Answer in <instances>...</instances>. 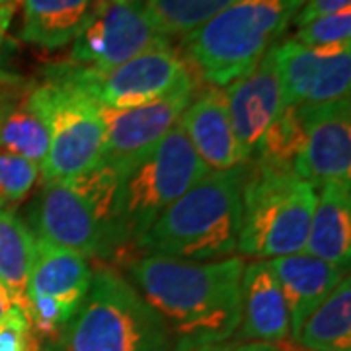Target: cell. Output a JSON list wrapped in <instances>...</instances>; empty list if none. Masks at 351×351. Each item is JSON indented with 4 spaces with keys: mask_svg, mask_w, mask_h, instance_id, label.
<instances>
[{
    "mask_svg": "<svg viewBox=\"0 0 351 351\" xmlns=\"http://www.w3.org/2000/svg\"><path fill=\"white\" fill-rule=\"evenodd\" d=\"M244 258L184 262L137 256L125 263L129 283L162 318L174 351L232 339L242 318L240 281Z\"/></svg>",
    "mask_w": 351,
    "mask_h": 351,
    "instance_id": "obj_1",
    "label": "cell"
},
{
    "mask_svg": "<svg viewBox=\"0 0 351 351\" xmlns=\"http://www.w3.org/2000/svg\"><path fill=\"white\" fill-rule=\"evenodd\" d=\"M250 162L209 172L172 203L137 242L143 256L217 262L234 256Z\"/></svg>",
    "mask_w": 351,
    "mask_h": 351,
    "instance_id": "obj_2",
    "label": "cell"
},
{
    "mask_svg": "<svg viewBox=\"0 0 351 351\" xmlns=\"http://www.w3.org/2000/svg\"><path fill=\"white\" fill-rule=\"evenodd\" d=\"M117 172L106 262L125 260L158 217L209 174L188 135L176 123L166 137Z\"/></svg>",
    "mask_w": 351,
    "mask_h": 351,
    "instance_id": "obj_3",
    "label": "cell"
},
{
    "mask_svg": "<svg viewBox=\"0 0 351 351\" xmlns=\"http://www.w3.org/2000/svg\"><path fill=\"white\" fill-rule=\"evenodd\" d=\"M304 0H237L180 41L195 78L225 88L246 75L285 36Z\"/></svg>",
    "mask_w": 351,
    "mask_h": 351,
    "instance_id": "obj_4",
    "label": "cell"
},
{
    "mask_svg": "<svg viewBox=\"0 0 351 351\" xmlns=\"http://www.w3.org/2000/svg\"><path fill=\"white\" fill-rule=\"evenodd\" d=\"M59 351H174L162 318L117 269H92L86 297L51 341Z\"/></svg>",
    "mask_w": 351,
    "mask_h": 351,
    "instance_id": "obj_5",
    "label": "cell"
},
{
    "mask_svg": "<svg viewBox=\"0 0 351 351\" xmlns=\"http://www.w3.org/2000/svg\"><path fill=\"white\" fill-rule=\"evenodd\" d=\"M316 205V188L295 174L256 170L242 193V223L237 252L240 258L274 260L306 248Z\"/></svg>",
    "mask_w": 351,
    "mask_h": 351,
    "instance_id": "obj_6",
    "label": "cell"
},
{
    "mask_svg": "<svg viewBox=\"0 0 351 351\" xmlns=\"http://www.w3.org/2000/svg\"><path fill=\"white\" fill-rule=\"evenodd\" d=\"M76 90L101 108H137L160 100L186 86H197V78L180 49H152L112 69H88L71 63L51 64L45 78Z\"/></svg>",
    "mask_w": 351,
    "mask_h": 351,
    "instance_id": "obj_7",
    "label": "cell"
},
{
    "mask_svg": "<svg viewBox=\"0 0 351 351\" xmlns=\"http://www.w3.org/2000/svg\"><path fill=\"white\" fill-rule=\"evenodd\" d=\"M38 100L49 127V152L39 182H64L101 162L104 121L98 104L49 80L38 82Z\"/></svg>",
    "mask_w": 351,
    "mask_h": 351,
    "instance_id": "obj_8",
    "label": "cell"
},
{
    "mask_svg": "<svg viewBox=\"0 0 351 351\" xmlns=\"http://www.w3.org/2000/svg\"><path fill=\"white\" fill-rule=\"evenodd\" d=\"M92 281L90 260L36 239L25 289V316L38 339L53 341L75 316Z\"/></svg>",
    "mask_w": 351,
    "mask_h": 351,
    "instance_id": "obj_9",
    "label": "cell"
},
{
    "mask_svg": "<svg viewBox=\"0 0 351 351\" xmlns=\"http://www.w3.org/2000/svg\"><path fill=\"white\" fill-rule=\"evenodd\" d=\"M168 47L172 41L152 24L143 0H101L92 22L71 43L66 63L104 71Z\"/></svg>",
    "mask_w": 351,
    "mask_h": 351,
    "instance_id": "obj_10",
    "label": "cell"
},
{
    "mask_svg": "<svg viewBox=\"0 0 351 351\" xmlns=\"http://www.w3.org/2000/svg\"><path fill=\"white\" fill-rule=\"evenodd\" d=\"M32 232L86 260H104L108 223L98 205L71 180L39 182L32 205Z\"/></svg>",
    "mask_w": 351,
    "mask_h": 351,
    "instance_id": "obj_11",
    "label": "cell"
},
{
    "mask_svg": "<svg viewBox=\"0 0 351 351\" xmlns=\"http://www.w3.org/2000/svg\"><path fill=\"white\" fill-rule=\"evenodd\" d=\"M271 59L279 75L285 108L350 98L351 43L308 47L289 38L271 49Z\"/></svg>",
    "mask_w": 351,
    "mask_h": 351,
    "instance_id": "obj_12",
    "label": "cell"
},
{
    "mask_svg": "<svg viewBox=\"0 0 351 351\" xmlns=\"http://www.w3.org/2000/svg\"><path fill=\"white\" fill-rule=\"evenodd\" d=\"M302 125V147L293 174L314 188L328 180L351 182V101L297 106Z\"/></svg>",
    "mask_w": 351,
    "mask_h": 351,
    "instance_id": "obj_13",
    "label": "cell"
},
{
    "mask_svg": "<svg viewBox=\"0 0 351 351\" xmlns=\"http://www.w3.org/2000/svg\"><path fill=\"white\" fill-rule=\"evenodd\" d=\"M195 92L197 86L180 88L166 98L123 110L98 106L104 121L101 160L119 170L147 154L172 131Z\"/></svg>",
    "mask_w": 351,
    "mask_h": 351,
    "instance_id": "obj_14",
    "label": "cell"
},
{
    "mask_svg": "<svg viewBox=\"0 0 351 351\" xmlns=\"http://www.w3.org/2000/svg\"><path fill=\"white\" fill-rule=\"evenodd\" d=\"M223 90L234 137L239 141L246 160L250 162L265 131L279 117V113L285 110L283 90L271 59V51H267L265 57L252 71Z\"/></svg>",
    "mask_w": 351,
    "mask_h": 351,
    "instance_id": "obj_15",
    "label": "cell"
},
{
    "mask_svg": "<svg viewBox=\"0 0 351 351\" xmlns=\"http://www.w3.org/2000/svg\"><path fill=\"white\" fill-rule=\"evenodd\" d=\"M178 125L184 129L209 172L248 164L230 125L223 88L205 86L195 92L186 112L180 115Z\"/></svg>",
    "mask_w": 351,
    "mask_h": 351,
    "instance_id": "obj_16",
    "label": "cell"
},
{
    "mask_svg": "<svg viewBox=\"0 0 351 351\" xmlns=\"http://www.w3.org/2000/svg\"><path fill=\"white\" fill-rule=\"evenodd\" d=\"M240 293L242 318L232 339L279 346L291 336L287 304L267 260L244 263Z\"/></svg>",
    "mask_w": 351,
    "mask_h": 351,
    "instance_id": "obj_17",
    "label": "cell"
},
{
    "mask_svg": "<svg viewBox=\"0 0 351 351\" xmlns=\"http://www.w3.org/2000/svg\"><path fill=\"white\" fill-rule=\"evenodd\" d=\"M287 304L291 338H297L304 320L316 306L348 276V269L314 258L308 254H293L267 260Z\"/></svg>",
    "mask_w": 351,
    "mask_h": 351,
    "instance_id": "obj_18",
    "label": "cell"
},
{
    "mask_svg": "<svg viewBox=\"0 0 351 351\" xmlns=\"http://www.w3.org/2000/svg\"><path fill=\"white\" fill-rule=\"evenodd\" d=\"M0 151L41 168L49 152V127L38 100V82L0 88Z\"/></svg>",
    "mask_w": 351,
    "mask_h": 351,
    "instance_id": "obj_19",
    "label": "cell"
},
{
    "mask_svg": "<svg viewBox=\"0 0 351 351\" xmlns=\"http://www.w3.org/2000/svg\"><path fill=\"white\" fill-rule=\"evenodd\" d=\"M318 188L304 254L348 269L351 260V182L328 180Z\"/></svg>",
    "mask_w": 351,
    "mask_h": 351,
    "instance_id": "obj_20",
    "label": "cell"
},
{
    "mask_svg": "<svg viewBox=\"0 0 351 351\" xmlns=\"http://www.w3.org/2000/svg\"><path fill=\"white\" fill-rule=\"evenodd\" d=\"M101 0H22L20 38L43 51L71 45L92 22Z\"/></svg>",
    "mask_w": 351,
    "mask_h": 351,
    "instance_id": "obj_21",
    "label": "cell"
},
{
    "mask_svg": "<svg viewBox=\"0 0 351 351\" xmlns=\"http://www.w3.org/2000/svg\"><path fill=\"white\" fill-rule=\"evenodd\" d=\"M293 341L308 351H351L350 276L316 306Z\"/></svg>",
    "mask_w": 351,
    "mask_h": 351,
    "instance_id": "obj_22",
    "label": "cell"
},
{
    "mask_svg": "<svg viewBox=\"0 0 351 351\" xmlns=\"http://www.w3.org/2000/svg\"><path fill=\"white\" fill-rule=\"evenodd\" d=\"M36 237L12 207L0 205V285L25 314V289L34 260Z\"/></svg>",
    "mask_w": 351,
    "mask_h": 351,
    "instance_id": "obj_23",
    "label": "cell"
},
{
    "mask_svg": "<svg viewBox=\"0 0 351 351\" xmlns=\"http://www.w3.org/2000/svg\"><path fill=\"white\" fill-rule=\"evenodd\" d=\"M237 0H143L151 22L166 39H182L211 22Z\"/></svg>",
    "mask_w": 351,
    "mask_h": 351,
    "instance_id": "obj_24",
    "label": "cell"
},
{
    "mask_svg": "<svg viewBox=\"0 0 351 351\" xmlns=\"http://www.w3.org/2000/svg\"><path fill=\"white\" fill-rule=\"evenodd\" d=\"M39 166L0 151V205L12 207L24 201L39 182Z\"/></svg>",
    "mask_w": 351,
    "mask_h": 351,
    "instance_id": "obj_25",
    "label": "cell"
},
{
    "mask_svg": "<svg viewBox=\"0 0 351 351\" xmlns=\"http://www.w3.org/2000/svg\"><path fill=\"white\" fill-rule=\"evenodd\" d=\"M293 39L308 47H332L351 43V8L297 25Z\"/></svg>",
    "mask_w": 351,
    "mask_h": 351,
    "instance_id": "obj_26",
    "label": "cell"
},
{
    "mask_svg": "<svg viewBox=\"0 0 351 351\" xmlns=\"http://www.w3.org/2000/svg\"><path fill=\"white\" fill-rule=\"evenodd\" d=\"M39 339L18 306L0 320V351H39Z\"/></svg>",
    "mask_w": 351,
    "mask_h": 351,
    "instance_id": "obj_27",
    "label": "cell"
},
{
    "mask_svg": "<svg viewBox=\"0 0 351 351\" xmlns=\"http://www.w3.org/2000/svg\"><path fill=\"white\" fill-rule=\"evenodd\" d=\"M351 8V0H304L302 8L295 18V25H302L314 18L341 12Z\"/></svg>",
    "mask_w": 351,
    "mask_h": 351,
    "instance_id": "obj_28",
    "label": "cell"
},
{
    "mask_svg": "<svg viewBox=\"0 0 351 351\" xmlns=\"http://www.w3.org/2000/svg\"><path fill=\"white\" fill-rule=\"evenodd\" d=\"M14 10H16L14 4L0 6V88L20 80L18 76H14L12 73L6 71V66H4V43H6V32H8V25H10V20H12Z\"/></svg>",
    "mask_w": 351,
    "mask_h": 351,
    "instance_id": "obj_29",
    "label": "cell"
},
{
    "mask_svg": "<svg viewBox=\"0 0 351 351\" xmlns=\"http://www.w3.org/2000/svg\"><path fill=\"white\" fill-rule=\"evenodd\" d=\"M188 351H281L279 346L274 343H263V341H237V339H226L221 343H211V346H201L195 350Z\"/></svg>",
    "mask_w": 351,
    "mask_h": 351,
    "instance_id": "obj_30",
    "label": "cell"
},
{
    "mask_svg": "<svg viewBox=\"0 0 351 351\" xmlns=\"http://www.w3.org/2000/svg\"><path fill=\"white\" fill-rule=\"evenodd\" d=\"M14 306H16V304H14V302L10 301V297H8L6 289L0 285V320H2V318H4L6 314L10 313Z\"/></svg>",
    "mask_w": 351,
    "mask_h": 351,
    "instance_id": "obj_31",
    "label": "cell"
},
{
    "mask_svg": "<svg viewBox=\"0 0 351 351\" xmlns=\"http://www.w3.org/2000/svg\"><path fill=\"white\" fill-rule=\"evenodd\" d=\"M39 351H59V350H57L51 341H47L45 346H41V348H39Z\"/></svg>",
    "mask_w": 351,
    "mask_h": 351,
    "instance_id": "obj_32",
    "label": "cell"
},
{
    "mask_svg": "<svg viewBox=\"0 0 351 351\" xmlns=\"http://www.w3.org/2000/svg\"><path fill=\"white\" fill-rule=\"evenodd\" d=\"M16 2L18 0H0V6H6V4H14L16 6Z\"/></svg>",
    "mask_w": 351,
    "mask_h": 351,
    "instance_id": "obj_33",
    "label": "cell"
}]
</instances>
